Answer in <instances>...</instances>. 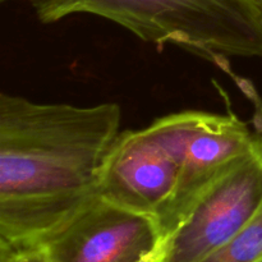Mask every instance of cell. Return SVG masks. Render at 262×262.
<instances>
[{
	"label": "cell",
	"mask_w": 262,
	"mask_h": 262,
	"mask_svg": "<svg viewBox=\"0 0 262 262\" xmlns=\"http://www.w3.org/2000/svg\"><path fill=\"white\" fill-rule=\"evenodd\" d=\"M38 243L53 262H161L166 237L154 217L97 196Z\"/></svg>",
	"instance_id": "cell-4"
},
{
	"label": "cell",
	"mask_w": 262,
	"mask_h": 262,
	"mask_svg": "<svg viewBox=\"0 0 262 262\" xmlns=\"http://www.w3.org/2000/svg\"><path fill=\"white\" fill-rule=\"evenodd\" d=\"M260 262H262V261H260Z\"/></svg>",
	"instance_id": "cell-12"
},
{
	"label": "cell",
	"mask_w": 262,
	"mask_h": 262,
	"mask_svg": "<svg viewBox=\"0 0 262 262\" xmlns=\"http://www.w3.org/2000/svg\"><path fill=\"white\" fill-rule=\"evenodd\" d=\"M256 135H257V140L262 151V120H257V130H256Z\"/></svg>",
	"instance_id": "cell-9"
},
{
	"label": "cell",
	"mask_w": 262,
	"mask_h": 262,
	"mask_svg": "<svg viewBox=\"0 0 262 262\" xmlns=\"http://www.w3.org/2000/svg\"><path fill=\"white\" fill-rule=\"evenodd\" d=\"M247 2H250L251 4H253L255 7H257L258 9L262 10V0H247Z\"/></svg>",
	"instance_id": "cell-10"
},
{
	"label": "cell",
	"mask_w": 262,
	"mask_h": 262,
	"mask_svg": "<svg viewBox=\"0 0 262 262\" xmlns=\"http://www.w3.org/2000/svg\"><path fill=\"white\" fill-rule=\"evenodd\" d=\"M41 23L73 14L114 22L158 49L176 45L232 74L230 59H262V10L247 0H26Z\"/></svg>",
	"instance_id": "cell-2"
},
{
	"label": "cell",
	"mask_w": 262,
	"mask_h": 262,
	"mask_svg": "<svg viewBox=\"0 0 262 262\" xmlns=\"http://www.w3.org/2000/svg\"><path fill=\"white\" fill-rule=\"evenodd\" d=\"M2 2H5V0H2Z\"/></svg>",
	"instance_id": "cell-11"
},
{
	"label": "cell",
	"mask_w": 262,
	"mask_h": 262,
	"mask_svg": "<svg viewBox=\"0 0 262 262\" xmlns=\"http://www.w3.org/2000/svg\"><path fill=\"white\" fill-rule=\"evenodd\" d=\"M262 209V151L207 186L168 235L161 262H200L242 232Z\"/></svg>",
	"instance_id": "cell-3"
},
{
	"label": "cell",
	"mask_w": 262,
	"mask_h": 262,
	"mask_svg": "<svg viewBox=\"0 0 262 262\" xmlns=\"http://www.w3.org/2000/svg\"><path fill=\"white\" fill-rule=\"evenodd\" d=\"M176 118L182 145L181 181L164 225L166 238L207 186L260 147L257 135L232 113L187 110L176 113Z\"/></svg>",
	"instance_id": "cell-6"
},
{
	"label": "cell",
	"mask_w": 262,
	"mask_h": 262,
	"mask_svg": "<svg viewBox=\"0 0 262 262\" xmlns=\"http://www.w3.org/2000/svg\"><path fill=\"white\" fill-rule=\"evenodd\" d=\"M0 262H53L38 242L7 243L0 241Z\"/></svg>",
	"instance_id": "cell-8"
},
{
	"label": "cell",
	"mask_w": 262,
	"mask_h": 262,
	"mask_svg": "<svg viewBox=\"0 0 262 262\" xmlns=\"http://www.w3.org/2000/svg\"><path fill=\"white\" fill-rule=\"evenodd\" d=\"M181 181V161L147 127L120 132L102 168L99 196L164 225ZM165 234V233H164Z\"/></svg>",
	"instance_id": "cell-5"
},
{
	"label": "cell",
	"mask_w": 262,
	"mask_h": 262,
	"mask_svg": "<svg viewBox=\"0 0 262 262\" xmlns=\"http://www.w3.org/2000/svg\"><path fill=\"white\" fill-rule=\"evenodd\" d=\"M260 261H262V209L242 232L200 262Z\"/></svg>",
	"instance_id": "cell-7"
},
{
	"label": "cell",
	"mask_w": 262,
	"mask_h": 262,
	"mask_svg": "<svg viewBox=\"0 0 262 262\" xmlns=\"http://www.w3.org/2000/svg\"><path fill=\"white\" fill-rule=\"evenodd\" d=\"M117 102L79 106L0 95V241L38 242L99 196L120 135Z\"/></svg>",
	"instance_id": "cell-1"
}]
</instances>
